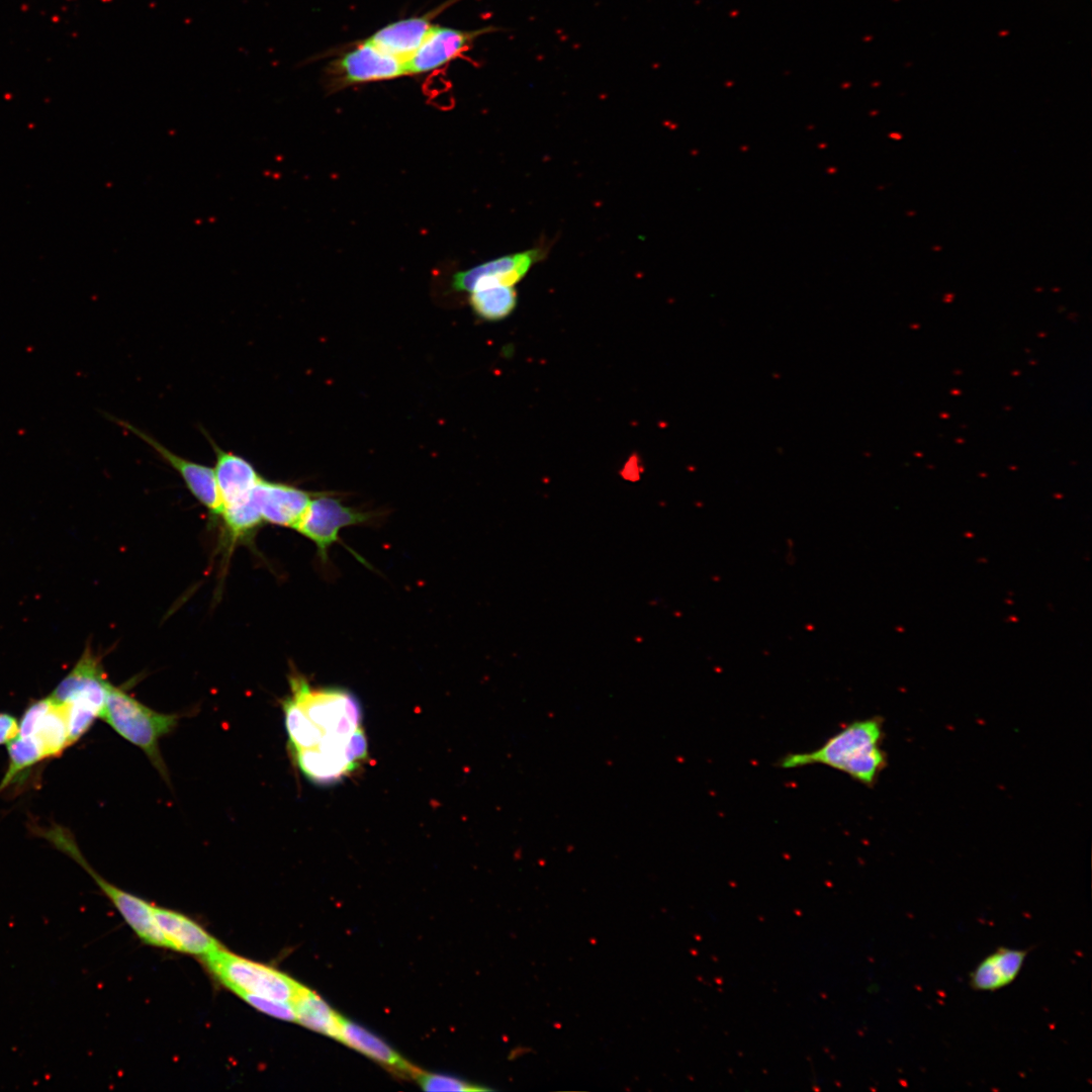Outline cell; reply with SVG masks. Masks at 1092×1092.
<instances>
[{"label":"cell","mask_w":1092,"mask_h":1092,"mask_svg":"<svg viewBox=\"0 0 1092 1092\" xmlns=\"http://www.w3.org/2000/svg\"><path fill=\"white\" fill-rule=\"evenodd\" d=\"M283 701L291 752L300 771L316 784H331L354 771L367 757L362 709L342 688L311 687L291 675Z\"/></svg>","instance_id":"6da1fadb"},{"label":"cell","mask_w":1092,"mask_h":1092,"mask_svg":"<svg viewBox=\"0 0 1092 1092\" xmlns=\"http://www.w3.org/2000/svg\"><path fill=\"white\" fill-rule=\"evenodd\" d=\"M883 721H853L811 751L789 753L779 761L782 768L822 764L839 770L864 786H873L887 764L882 749Z\"/></svg>","instance_id":"7a4b0ae2"},{"label":"cell","mask_w":1092,"mask_h":1092,"mask_svg":"<svg viewBox=\"0 0 1092 1092\" xmlns=\"http://www.w3.org/2000/svg\"><path fill=\"white\" fill-rule=\"evenodd\" d=\"M100 718L122 738L141 748L167 779V768L159 744L161 738L177 726L180 718L178 714L155 711L123 689L109 682Z\"/></svg>","instance_id":"3957f363"},{"label":"cell","mask_w":1092,"mask_h":1092,"mask_svg":"<svg viewBox=\"0 0 1092 1092\" xmlns=\"http://www.w3.org/2000/svg\"><path fill=\"white\" fill-rule=\"evenodd\" d=\"M109 682L100 657L89 646L51 694L64 708L71 745L100 718Z\"/></svg>","instance_id":"277c9868"},{"label":"cell","mask_w":1092,"mask_h":1092,"mask_svg":"<svg viewBox=\"0 0 1092 1092\" xmlns=\"http://www.w3.org/2000/svg\"><path fill=\"white\" fill-rule=\"evenodd\" d=\"M201 959L207 970L235 994L245 992L291 1003L300 986L288 975L222 946Z\"/></svg>","instance_id":"5b68a950"},{"label":"cell","mask_w":1092,"mask_h":1092,"mask_svg":"<svg viewBox=\"0 0 1092 1092\" xmlns=\"http://www.w3.org/2000/svg\"><path fill=\"white\" fill-rule=\"evenodd\" d=\"M370 519L369 514L347 507L339 499L317 494L311 497L293 529L313 542L317 555L325 562L330 547L339 542L342 529L366 523Z\"/></svg>","instance_id":"8992f818"},{"label":"cell","mask_w":1092,"mask_h":1092,"mask_svg":"<svg viewBox=\"0 0 1092 1092\" xmlns=\"http://www.w3.org/2000/svg\"><path fill=\"white\" fill-rule=\"evenodd\" d=\"M332 73L343 85L384 81L407 75L405 63L368 39L357 42L332 64Z\"/></svg>","instance_id":"52a82bcc"},{"label":"cell","mask_w":1092,"mask_h":1092,"mask_svg":"<svg viewBox=\"0 0 1092 1092\" xmlns=\"http://www.w3.org/2000/svg\"><path fill=\"white\" fill-rule=\"evenodd\" d=\"M500 30L486 26L464 30L435 24L419 49L405 61L407 75L430 73L468 51L479 36Z\"/></svg>","instance_id":"ba28073f"},{"label":"cell","mask_w":1092,"mask_h":1092,"mask_svg":"<svg viewBox=\"0 0 1092 1092\" xmlns=\"http://www.w3.org/2000/svg\"><path fill=\"white\" fill-rule=\"evenodd\" d=\"M542 256V249L533 248L490 260L455 273L452 287L456 291L473 292L497 286H513L526 276Z\"/></svg>","instance_id":"9c48e42d"},{"label":"cell","mask_w":1092,"mask_h":1092,"mask_svg":"<svg viewBox=\"0 0 1092 1092\" xmlns=\"http://www.w3.org/2000/svg\"><path fill=\"white\" fill-rule=\"evenodd\" d=\"M113 419V418H112ZM115 420L119 426L132 432L148 443L181 476L192 495L209 512L211 519H219L222 504L217 487L214 469L176 455L147 433L126 423Z\"/></svg>","instance_id":"30bf717a"},{"label":"cell","mask_w":1092,"mask_h":1092,"mask_svg":"<svg viewBox=\"0 0 1092 1092\" xmlns=\"http://www.w3.org/2000/svg\"><path fill=\"white\" fill-rule=\"evenodd\" d=\"M18 734L33 738L46 759L58 757L71 746L64 708L50 696L27 706Z\"/></svg>","instance_id":"8fae6325"},{"label":"cell","mask_w":1092,"mask_h":1092,"mask_svg":"<svg viewBox=\"0 0 1092 1092\" xmlns=\"http://www.w3.org/2000/svg\"><path fill=\"white\" fill-rule=\"evenodd\" d=\"M454 2L455 0H448L425 14L390 22L366 39L405 63L419 49L435 25L434 18Z\"/></svg>","instance_id":"7c38bea8"},{"label":"cell","mask_w":1092,"mask_h":1092,"mask_svg":"<svg viewBox=\"0 0 1092 1092\" xmlns=\"http://www.w3.org/2000/svg\"><path fill=\"white\" fill-rule=\"evenodd\" d=\"M255 494L264 523L292 529L312 497L295 486L264 478L256 485Z\"/></svg>","instance_id":"4fadbf2b"},{"label":"cell","mask_w":1092,"mask_h":1092,"mask_svg":"<svg viewBox=\"0 0 1092 1092\" xmlns=\"http://www.w3.org/2000/svg\"><path fill=\"white\" fill-rule=\"evenodd\" d=\"M211 445L216 457L213 469L223 510L247 499L262 477L245 458L223 451L212 441Z\"/></svg>","instance_id":"5bb4252c"},{"label":"cell","mask_w":1092,"mask_h":1092,"mask_svg":"<svg viewBox=\"0 0 1092 1092\" xmlns=\"http://www.w3.org/2000/svg\"><path fill=\"white\" fill-rule=\"evenodd\" d=\"M154 914L171 949L203 958L221 947L205 929L181 913L154 906Z\"/></svg>","instance_id":"9a60e30c"},{"label":"cell","mask_w":1092,"mask_h":1092,"mask_svg":"<svg viewBox=\"0 0 1092 1092\" xmlns=\"http://www.w3.org/2000/svg\"><path fill=\"white\" fill-rule=\"evenodd\" d=\"M340 1041L365 1055L403 1079H414L420 1070L385 1041L362 1026L342 1017Z\"/></svg>","instance_id":"2e32d148"},{"label":"cell","mask_w":1092,"mask_h":1092,"mask_svg":"<svg viewBox=\"0 0 1092 1092\" xmlns=\"http://www.w3.org/2000/svg\"><path fill=\"white\" fill-rule=\"evenodd\" d=\"M1027 950L999 947L986 957L970 975V985L977 991H996L1011 984L1020 973Z\"/></svg>","instance_id":"e0dca14e"},{"label":"cell","mask_w":1092,"mask_h":1092,"mask_svg":"<svg viewBox=\"0 0 1092 1092\" xmlns=\"http://www.w3.org/2000/svg\"><path fill=\"white\" fill-rule=\"evenodd\" d=\"M295 1022L313 1031L340 1039L342 1016L318 994L300 984L291 1001Z\"/></svg>","instance_id":"ac0fdd59"},{"label":"cell","mask_w":1092,"mask_h":1092,"mask_svg":"<svg viewBox=\"0 0 1092 1092\" xmlns=\"http://www.w3.org/2000/svg\"><path fill=\"white\" fill-rule=\"evenodd\" d=\"M219 519L223 523L225 540L231 546L250 538L264 524L255 488L244 502L223 509Z\"/></svg>","instance_id":"d6986e66"},{"label":"cell","mask_w":1092,"mask_h":1092,"mask_svg":"<svg viewBox=\"0 0 1092 1092\" xmlns=\"http://www.w3.org/2000/svg\"><path fill=\"white\" fill-rule=\"evenodd\" d=\"M8 767L0 783V792L13 786L16 781L24 780V775L46 757L33 738L17 736L7 744Z\"/></svg>","instance_id":"ffe728a7"},{"label":"cell","mask_w":1092,"mask_h":1092,"mask_svg":"<svg viewBox=\"0 0 1092 1092\" xmlns=\"http://www.w3.org/2000/svg\"><path fill=\"white\" fill-rule=\"evenodd\" d=\"M470 293L471 307L484 320H502L508 316L517 305V292L513 286H497Z\"/></svg>","instance_id":"44dd1931"},{"label":"cell","mask_w":1092,"mask_h":1092,"mask_svg":"<svg viewBox=\"0 0 1092 1092\" xmlns=\"http://www.w3.org/2000/svg\"><path fill=\"white\" fill-rule=\"evenodd\" d=\"M414 1080L417 1081L425 1091L472 1092L490 1090L486 1087L478 1086L455 1077L425 1072L422 1070L417 1072Z\"/></svg>","instance_id":"7402d4cb"},{"label":"cell","mask_w":1092,"mask_h":1092,"mask_svg":"<svg viewBox=\"0 0 1092 1092\" xmlns=\"http://www.w3.org/2000/svg\"><path fill=\"white\" fill-rule=\"evenodd\" d=\"M246 1003L269 1016L281 1020L295 1021V1012L290 1002L272 999L269 997L240 992L236 994Z\"/></svg>","instance_id":"603a6c76"},{"label":"cell","mask_w":1092,"mask_h":1092,"mask_svg":"<svg viewBox=\"0 0 1092 1092\" xmlns=\"http://www.w3.org/2000/svg\"><path fill=\"white\" fill-rule=\"evenodd\" d=\"M19 731V722L9 713L0 712V745L8 744Z\"/></svg>","instance_id":"cb8c5ba5"},{"label":"cell","mask_w":1092,"mask_h":1092,"mask_svg":"<svg viewBox=\"0 0 1092 1092\" xmlns=\"http://www.w3.org/2000/svg\"><path fill=\"white\" fill-rule=\"evenodd\" d=\"M889 136H890L891 139H893V140H896V141H898V140H902V138H903V136H902V134H901L900 132H897V131H893V132H891V133L889 134Z\"/></svg>","instance_id":"d4e9b609"},{"label":"cell","mask_w":1092,"mask_h":1092,"mask_svg":"<svg viewBox=\"0 0 1092 1092\" xmlns=\"http://www.w3.org/2000/svg\"><path fill=\"white\" fill-rule=\"evenodd\" d=\"M933 250H934V251H940V250H941V247H939V246H935V247H933Z\"/></svg>","instance_id":"484cf974"}]
</instances>
